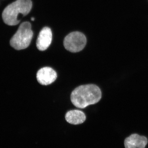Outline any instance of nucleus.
<instances>
[{
  "mask_svg": "<svg viewBox=\"0 0 148 148\" xmlns=\"http://www.w3.org/2000/svg\"><path fill=\"white\" fill-rule=\"evenodd\" d=\"M102 97L101 89L94 84L81 85L77 87L71 94V101L74 106L84 109L98 103Z\"/></svg>",
  "mask_w": 148,
  "mask_h": 148,
  "instance_id": "1",
  "label": "nucleus"
},
{
  "mask_svg": "<svg viewBox=\"0 0 148 148\" xmlns=\"http://www.w3.org/2000/svg\"><path fill=\"white\" fill-rule=\"evenodd\" d=\"M32 7L31 0H16L7 6L2 13V18L5 24L9 26H15L20 22L17 19L18 14L23 16L27 15Z\"/></svg>",
  "mask_w": 148,
  "mask_h": 148,
  "instance_id": "2",
  "label": "nucleus"
},
{
  "mask_svg": "<svg viewBox=\"0 0 148 148\" xmlns=\"http://www.w3.org/2000/svg\"><path fill=\"white\" fill-rule=\"evenodd\" d=\"M33 34L31 24L29 22H23L11 39L10 45L16 50L25 49L30 45Z\"/></svg>",
  "mask_w": 148,
  "mask_h": 148,
  "instance_id": "3",
  "label": "nucleus"
},
{
  "mask_svg": "<svg viewBox=\"0 0 148 148\" xmlns=\"http://www.w3.org/2000/svg\"><path fill=\"white\" fill-rule=\"evenodd\" d=\"M86 43V39L82 33L73 32L67 35L64 41V47L70 52H77L84 48Z\"/></svg>",
  "mask_w": 148,
  "mask_h": 148,
  "instance_id": "4",
  "label": "nucleus"
},
{
  "mask_svg": "<svg viewBox=\"0 0 148 148\" xmlns=\"http://www.w3.org/2000/svg\"><path fill=\"white\" fill-rule=\"evenodd\" d=\"M57 73L50 67H46L40 69L37 72L38 82L42 85H48L54 82L57 78Z\"/></svg>",
  "mask_w": 148,
  "mask_h": 148,
  "instance_id": "5",
  "label": "nucleus"
},
{
  "mask_svg": "<svg viewBox=\"0 0 148 148\" xmlns=\"http://www.w3.org/2000/svg\"><path fill=\"white\" fill-rule=\"evenodd\" d=\"M52 38V32L50 28L47 27L43 28L37 38V48L41 51L46 50L51 44Z\"/></svg>",
  "mask_w": 148,
  "mask_h": 148,
  "instance_id": "6",
  "label": "nucleus"
},
{
  "mask_svg": "<svg viewBox=\"0 0 148 148\" xmlns=\"http://www.w3.org/2000/svg\"><path fill=\"white\" fill-rule=\"evenodd\" d=\"M147 143L145 137L134 134L125 139L124 145L125 148H145Z\"/></svg>",
  "mask_w": 148,
  "mask_h": 148,
  "instance_id": "7",
  "label": "nucleus"
},
{
  "mask_svg": "<svg viewBox=\"0 0 148 148\" xmlns=\"http://www.w3.org/2000/svg\"><path fill=\"white\" fill-rule=\"evenodd\" d=\"M65 119L70 124L77 125L83 123L86 119V116L82 111L73 110L67 112Z\"/></svg>",
  "mask_w": 148,
  "mask_h": 148,
  "instance_id": "8",
  "label": "nucleus"
},
{
  "mask_svg": "<svg viewBox=\"0 0 148 148\" xmlns=\"http://www.w3.org/2000/svg\"><path fill=\"white\" fill-rule=\"evenodd\" d=\"M31 20L32 21H34L35 20V18H34V17H32V18H31Z\"/></svg>",
  "mask_w": 148,
  "mask_h": 148,
  "instance_id": "9",
  "label": "nucleus"
}]
</instances>
